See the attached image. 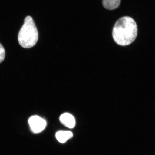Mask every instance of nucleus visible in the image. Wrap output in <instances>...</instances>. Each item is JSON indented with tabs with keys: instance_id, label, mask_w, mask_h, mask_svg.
<instances>
[{
	"instance_id": "f257e3e1",
	"label": "nucleus",
	"mask_w": 155,
	"mask_h": 155,
	"mask_svg": "<svg viewBox=\"0 0 155 155\" xmlns=\"http://www.w3.org/2000/svg\"><path fill=\"white\" fill-rule=\"evenodd\" d=\"M137 34L136 23L131 17H121L116 22L112 31V36L116 43L127 46L134 41Z\"/></svg>"
},
{
	"instance_id": "f03ea898",
	"label": "nucleus",
	"mask_w": 155,
	"mask_h": 155,
	"mask_svg": "<svg viewBox=\"0 0 155 155\" xmlns=\"http://www.w3.org/2000/svg\"><path fill=\"white\" fill-rule=\"evenodd\" d=\"M38 38L37 28L33 19L30 16L26 17L24 24L19 32L18 39L19 44L25 48H32L35 45Z\"/></svg>"
},
{
	"instance_id": "7ed1b4c3",
	"label": "nucleus",
	"mask_w": 155,
	"mask_h": 155,
	"mask_svg": "<svg viewBox=\"0 0 155 155\" xmlns=\"http://www.w3.org/2000/svg\"><path fill=\"white\" fill-rule=\"evenodd\" d=\"M28 122L31 130L35 133L41 132L45 128L47 124L45 120L37 115L31 116Z\"/></svg>"
},
{
	"instance_id": "20e7f679",
	"label": "nucleus",
	"mask_w": 155,
	"mask_h": 155,
	"mask_svg": "<svg viewBox=\"0 0 155 155\" xmlns=\"http://www.w3.org/2000/svg\"><path fill=\"white\" fill-rule=\"evenodd\" d=\"M60 121L65 127L72 129L75 125V120L74 116L70 114L64 113L60 117Z\"/></svg>"
},
{
	"instance_id": "39448f33",
	"label": "nucleus",
	"mask_w": 155,
	"mask_h": 155,
	"mask_svg": "<svg viewBox=\"0 0 155 155\" xmlns=\"http://www.w3.org/2000/svg\"><path fill=\"white\" fill-rule=\"evenodd\" d=\"M73 134L69 131H59L56 133V137L59 142L64 143L69 139L72 138Z\"/></svg>"
},
{
	"instance_id": "423d86ee",
	"label": "nucleus",
	"mask_w": 155,
	"mask_h": 155,
	"mask_svg": "<svg viewBox=\"0 0 155 155\" xmlns=\"http://www.w3.org/2000/svg\"><path fill=\"white\" fill-rule=\"evenodd\" d=\"M102 3L106 9L113 10L119 6L121 3V0H102Z\"/></svg>"
},
{
	"instance_id": "0eeeda50",
	"label": "nucleus",
	"mask_w": 155,
	"mask_h": 155,
	"mask_svg": "<svg viewBox=\"0 0 155 155\" xmlns=\"http://www.w3.org/2000/svg\"><path fill=\"white\" fill-rule=\"evenodd\" d=\"M5 56V52L4 48L0 43V63L4 60Z\"/></svg>"
}]
</instances>
